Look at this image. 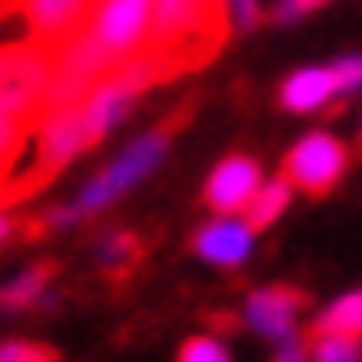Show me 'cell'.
Here are the masks:
<instances>
[{"label": "cell", "mask_w": 362, "mask_h": 362, "mask_svg": "<svg viewBox=\"0 0 362 362\" xmlns=\"http://www.w3.org/2000/svg\"><path fill=\"white\" fill-rule=\"evenodd\" d=\"M230 27H234L230 0H155L141 53L159 66V76L173 80L208 66L226 49Z\"/></svg>", "instance_id": "obj_1"}, {"label": "cell", "mask_w": 362, "mask_h": 362, "mask_svg": "<svg viewBox=\"0 0 362 362\" xmlns=\"http://www.w3.org/2000/svg\"><path fill=\"white\" fill-rule=\"evenodd\" d=\"M53 53L40 40H5L0 45V106L31 133L45 115V93L53 76Z\"/></svg>", "instance_id": "obj_2"}, {"label": "cell", "mask_w": 362, "mask_h": 362, "mask_svg": "<svg viewBox=\"0 0 362 362\" xmlns=\"http://www.w3.org/2000/svg\"><path fill=\"white\" fill-rule=\"evenodd\" d=\"M186 115H190V106L181 115H168L159 129H151L146 137H137L129 151H124L119 159L106 173H98L93 181L84 186V194H80V204H76V216H88V212H98V208H106V204H115V199L129 190V186H137L141 177H146L159 159H164V151H168V141H173V133L186 124Z\"/></svg>", "instance_id": "obj_3"}, {"label": "cell", "mask_w": 362, "mask_h": 362, "mask_svg": "<svg viewBox=\"0 0 362 362\" xmlns=\"http://www.w3.org/2000/svg\"><path fill=\"white\" fill-rule=\"evenodd\" d=\"M349 168V151L345 141L332 137V133H310L300 137L283 159V181L292 190H305V194H332L340 186V177Z\"/></svg>", "instance_id": "obj_4"}, {"label": "cell", "mask_w": 362, "mask_h": 362, "mask_svg": "<svg viewBox=\"0 0 362 362\" xmlns=\"http://www.w3.org/2000/svg\"><path fill=\"white\" fill-rule=\"evenodd\" d=\"M151 13H155V0H93L88 31L98 35L102 49L115 62H124L133 53H141V45H146Z\"/></svg>", "instance_id": "obj_5"}, {"label": "cell", "mask_w": 362, "mask_h": 362, "mask_svg": "<svg viewBox=\"0 0 362 362\" xmlns=\"http://www.w3.org/2000/svg\"><path fill=\"white\" fill-rule=\"evenodd\" d=\"M257 186H261V164L257 159L252 155H226L221 164L212 168L208 186H204V199H208L212 212L230 216V212L247 208V199L257 194Z\"/></svg>", "instance_id": "obj_6"}, {"label": "cell", "mask_w": 362, "mask_h": 362, "mask_svg": "<svg viewBox=\"0 0 362 362\" xmlns=\"http://www.w3.org/2000/svg\"><path fill=\"white\" fill-rule=\"evenodd\" d=\"M27 9V23L35 31V40L58 49L62 40H71L93 13V0H23Z\"/></svg>", "instance_id": "obj_7"}, {"label": "cell", "mask_w": 362, "mask_h": 362, "mask_svg": "<svg viewBox=\"0 0 362 362\" xmlns=\"http://www.w3.org/2000/svg\"><path fill=\"white\" fill-rule=\"evenodd\" d=\"M305 300H310V296H305L300 287H261V292L247 300V322L261 336L287 340L296 332V318L305 310Z\"/></svg>", "instance_id": "obj_8"}, {"label": "cell", "mask_w": 362, "mask_h": 362, "mask_svg": "<svg viewBox=\"0 0 362 362\" xmlns=\"http://www.w3.org/2000/svg\"><path fill=\"white\" fill-rule=\"evenodd\" d=\"M194 252L212 265H243L252 252V230L243 221H212L194 234Z\"/></svg>", "instance_id": "obj_9"}, {"label": "cell", "mask_w": 362, "mask_h": 362, "mask_svg": "<svg viewBox=\"0 0 362 362\" xmlns=\"http://www.w3.org/2000/svg\"><path fill=\"white\" fill-rule=\"evenodd\" d=\"M332 98H340L332 66H305V71H296V76H287L283 93H279V102L287 106V111H296V115L318 111V106H327Z\"/></svg>", "instance_id": "obj_10"}, {"label": "cell", "mask_w": 362, "mask_h": 362, "mask_svg": "<svg viewBox=\"0 0 362 362\" xmlns=\"http://www.w3.org/2000/svg\"><path fill=\"white\" fill-rule=\"evenodd\" d=\"M287 199H292V186L279 177V181H261L257 186V194L247 199V208H243V226L252 230V234H261V230H269L279 221V216L287 212Z\"/></svg>", "instance_id": "obj_11"}, {"label": "cell", "mask_w": 362, "mask_h": 362, "mask_svg": "<svg viewBox=\"0 0 362 362\" xmlns=\"http://www.w3.org/2000/svg\"><path fill=\"white\" fill-rule=\"evenodd\" d=\"M53 274H58V265H53V261L27 269V274H18L9 287H0V310H27V305H35V300L45 296V287L53 283Z\"/></svg>", "instance_id": "obj_12"}, {"label": "cell", "mask_w": 362, "mask_h": 362, "mask_svg": "<svg viewBox=\"0 0 362 362\" xmlns=\"http://www.w3.org/2000/svg\"><path fill=\"white\" fill-rule=\"evenodd\" d=\"M305 354H310V362H362V336H354V332H318L314 327Z\"/></svg>", "instance_id": "obj_13"}, {"label": "cell", "mask_w": 362, "mask_h": 362, "mask_svg": "<svg viewBox=\"0 0 362 362\" xmlns=\"http://www.w3.org/2000/svg\"><path fill=\"white\" fill-rule=\"evenodd\" d=\"M314 327L318 332H354V336H362V292H349L336 305H327Z\"/></svg>", "instance_id": "obj_14"}, {"label": "cell", "mask_w": 362, "mask_h": 362, "mask_svg": "<svg viewBox=\"0 0 362 362\" xmlns=\"http://www.w3.org/2000/svg\"><path fill=\"white\" fill-rule=\"evenodd\" d=\"M27 137L31 133L0 106V168H9V173L18 168V159H23V151H27Z\"/></svg>", "instance_id": "obj_15"}, {"label": "cell", "mask_w": 362, "mask_h": 362, "mask_svg": "<svg viewBox=\"0 0 362 362\" xmlns=\"http://www.w3.org/2000/svg\"><path fill=\"white\" fill-rule=\"evenodd\" d=\"M177 362H234L230 349L221 345V340H212V336H190L186 345L177 349Z\"/></svg>", "instance_id": "obj_16"}, {"label": "cell", "mask_w": 362, "mask_h": 362, "mask_svg": "<svg viewBox=\"0 0 362 362\" xmlns=\"http://www.w3.org/2000/svg\"><path fill=\"white\" fill-rule=\"evenodd\" d=\"M102 261H106V265L141 261V239H137V234H115V239H106V243H102Z\"/></svg>", "instance_id": "obj_17"}, {"label": "cell", "mask_w": 362, "mask_h": 362, "mask_svg": "<svg viewBox=\"0 0 362 362\" xmlns=\"http://www.w3.org/2000/svg\"><path fill=\"white\" fill-rule=\"evenodd\" d=\"M0 362H58V349L31 345V340H9V345H0Z\"/></svg>", "instance_id": "obj_18"}, {"label": "cell", "mask_w": 362, "mask_h": 362, "mask_svg": "<svg viewBox=\"0 0 362 362\" xmlns=\"http://www.w3.org/2000/svg\"><path fill=\"white\" fill-rule=\"evenodd\" d=\"M332 76H336V88H340V93H354V88H362V58L336 62V66H332Z\"/></svg>", "instance_id": "obj_19"}, {"label": "cell", "mask_w": 362, "mask_h": 362, "mask_svg": "<svg viewBox=\"0 0 362 362\" xmlns=\"http://www.w3.org/2000/svg\"><path fill=\"white\" fill-rule=\"evenodd\" d=\"M322 5H327V0H279L274 18H279V23H292V18H305V13H314Z\"/></svg>", "instance_id": "obj_20"}, {"label": "cell", "mask_w": 362, "mask_h": 362, "mask_svg": "<svg viewBox=\"0 0 362 362\" xmlns=\"http://www.w3.org/2000/svg\"><path fill=\"white\" fill-rule=\"evenodd\" d=\"M230 9H234V23L239 27H257V18H261L257 0H230Z\"/></svg>", "instance_id": "obj_21"}, {"label": "cell", "mask_w": 362, "mask_h": 362, "mask_svg": "<svg viewBox=\"0 0 362 362\" xmlns=\"http://www.w3.org/2000/svg\"><path fill=\"white\" fill-rule=\"evenodd\" d=\"M274 362H310V354H305V345H296L292 336L283 340V349L274 354Z\"/></svg>", "instance_id": "obj_22"}, {"label": "cell", "mask_w": 362, "mask_h": 362, "mask_svg": "<svg viewBox=\"0 0 362 362\" xmlns=\"http://www.w3.org/2000/svg\"><path fill=\"white\" fill-rule=\"evenodd\" d=\"M13 230H18V221H9V216L0 212V243H5V239H13Z\"/></svg>", "instance_id": "obj_23"}, {"label": "cell", "mask_w": 362, "mask_h": 362, "mask_svg": "<svg viewBox=\"0 0 362 362\" xmlns=\"http://www.w3.org/2000/svg\"><path fill=\"white\" fill-rule=\"evenodd\" d=\"M5 186H9V168H0V204H5Z\"/></svg>", "instance_id": "obj_24"}]
</instances>
